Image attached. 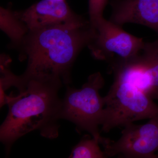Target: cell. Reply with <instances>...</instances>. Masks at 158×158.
<instances>
[{
    "label": "cell",
    "instance_id": "obj_1",
    "mask_svg": "<svg viewBox=\"0 0 158 158\" xmlns=\"http://www.w3.org/2000/svg\"><path fill=\"white\" fill-rule=\"evenodd\" d=\"M5 84L13 91L7 95L9 111L0 127V140L9 154L11 146L21 137L38 130L43 137L55 139L59 136L62 99L59 91L62 81L58 80L27 78L9 71Z\"/></svg>",
    "mask_w": 158,
    "mask_h": 158
},
{
    "label": "cell",
    "instance_id": "obj_2",
    "mask_svg": "<svg viewBox=\"0 0 158 158\" xmlns=\"http://www.w3.org/2000/svg\"><path fill=\"white\" fill-rule=\"evenodd\" d=\"M94 34L90 23L50 26L29 31L19 47L27 59V78L58 80L68 85L77 56Z\"/></svg>",
    "mask_w": 158,
    "mask_h": 158
},
{
    "label": "cell",
    "instance_id": "obj_3",
    "mask_svg": "<svg viewBox=\"0 0 158 158\" xmlns=\"http://www.w3.org/2000/svg\"><path fill=\"white\" fill-rule=\"evenodd\" d=\"M103 99L101 125L103 132L158 115V105L149 95L129 82L116 77Z\"/></svg>",
    "mask_w": 158,
    "mask_h": 158
},
{
    "label": "cell",
    "instance_id": "obj_4",
    "mask_svg": "<svg viewBox=\"0 0 158 158\" xmlns=\"http://www.w3.org/2000/svg\"><path fill=\"white\" fill-rule=\"evenodd\" d=\"M104 84L101 74L97 72L89 76L80 89L67 86L60 111L61 119L71 122L79 130L88 132L101 144L105 138L101 136L99 130L105 105L99 90Z\"/></svg>",
    "mask_w": 158,
    "mask_h": 158
},
{
    "label": "cell",
    "instance_id": "obj_5",
    "mask_svg": "<svg viewBox=\"0 0 158 158\" xmlns=\"http://www.w3.org/2000/svg\"><path fill=\"white\" fill-rule=\"evenodd\" d=\"M91 27L94 34L88 44V48L94 58L106 61L110 66L133 59L145 43L142 38L130 34L122 26L104 17Z\"/></svg>",
    "mask_w": 158,
    "mask_h": 158
},
{
    "label": "cell",
    "instance_id": "obj_6",
    "mask_svg": "<svg viewBox=\"0 0 158 158\" xmlns=\"http://www.w3.org/2000/svg\"><path fill=\"white\" fill-rule=\"evenodd\" d=\"M106 157L156 158L158 152V115L145 124L131 123L124 127L116 141L106 138L102 144Z\"/></svg>",
    "mask_w": 158,
    "mask_h": 158
},
{
    "label": "cell",
    "instance_id": "obj_7",
    "mask_svg": "<svg viewBox=\"0 0 158 158\" xmlns=\"http://www.w3.org/2000/svg\"><path fill=\"white\" fill-rule=\"evenodd\" d=\"M115 74L147 94L158 89V40L145 42L137 56L117 66Z\"/></svg>",
    "mask_w": 158,
    "mask_h": 158
},
{
    "label": "cell",
    "instance_id": "obj_8",
    "mask_svg": "<svg viewBox=\"0 0 158 158\" xmlns=\"http://www.w3.org/2000/svg\"><path fill=\"white\" fill-rule=\"evenodd\" d=\"M29 31L50 26L89 22L72 11L65 0H41L23 11H15Z\"/></svg>",
    "mask_w": 158,
    "mask_h": 158
},
{
    "label": "cell",
    "instance_id": "obj_9",
    "mask_svg": "<svg viewBox=\"0 0 158 158\" xmlns=\"http://www.w3.org/2000/svg\"><path fill=\"white\" fill-rule=\"evenodd\" d=\"M110 20L123 26L133 23L146 26L158 34V0H112Z\"/></svg>",
    "mask_w": 158,
    "mask_h": 158
},
{
    "label": "cell",
    "instance_id": "obj_10",
    "mask_svg": "<svg viewBox=\"0 0 158 158\" xmlns=\"http://www.w3.org/2000/svg\"><path fill=\"white\" fill-rule=\"evenodd\" d=\"M0 28L11 40L14 45L20 46L29 29L9 8L0 9Z\"/></svg>",
    "mask_w": 158,
    "mask_h": 158
},
{
    "label": "cell",
    "instance_id": "obj_11",
    "mask_svg": "<svg viewBox=\"0 0 158 158\" xmlns=\"http://www.w3.org/2000/svg\"><path fill=\"white\" fill-rule=\"evenodd\" d=\"M99 141L90 137L82 138L73 148L69 158H106L104 152L99 147Z\"/></svg>",
    "mask_w": 158,
    "mask_h": 158
},
{
    "label": "cell",
    "instance_id": "obj_12",
    "mask_svg": "<svg viewBox=\"0 0 158 158\" xmlns=\"http://www.w3.org/2000/svg\"><path fill=\"white\" fill-rule=\"evenodd\" d=\"M108 0H89V15L90 26H93L100 19L103 17L104 10Z\"/></svg>",
    "mask_w": 158,
    "mask_h": 158
},
{
    "label": "cell",
    "instance_id": "obj_13",
    "mask_svg": "<svg viewBox=\"0 0 158 158\" xmlns=\"http://www.w3.org/2000/svg\"><path fill=\"white\" fill-rule=\"evenodd\" d=\"M148 94L152 99H156L158 100V89H154L151 90Z\"/></svg>",
    "mask_w": 158,
    "mask_h": 158
}]
</instances>
